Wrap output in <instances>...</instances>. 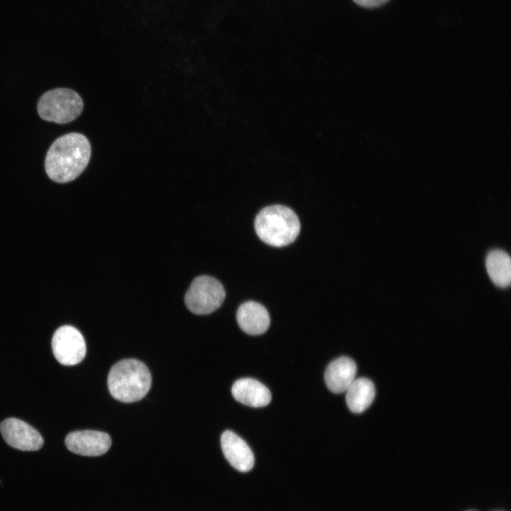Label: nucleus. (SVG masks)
I'll return each instance as SVG.
<instances>
[{
    "instance_id": "423d86ee",
    "label": "nucleus",
    "mask_w": 511,
    "mask_h": 511,
    "mask_svg": "<svg viewBox=\"0 0 511 511\" xmlns=\"http://www.w3.org/2000/svg\"><path fill=\"white\" fill-rule=\"evenodd\" d=\"M52 349L56 360L64 366L80 363L86 354V344L80 331L70 325L58 328L52 339Z\"/></svg>"
},
{
    "instance_id": "9b49d317",
    "label": "nucleus",
    "mask_w": 511,
    "mask_h": 511,
    "mask_svg": "<svg viewBox=\"0 0 511 511\" xmlns=\"http://www.w3.org/2000/svg\"><path fill=\"white\" fill-rule=\"evenodd\" d=\"M356 371V364L353 359L346 356L339 357L331 362L326 368V385L334 393L346 392L355 380Z\"/></svg>"
},
{
    "instance_id": "f03ea898",
    "label": "nucleus",
    "mask_w": 511,
    "mask_h": 511,
    "mask_svg": "<svg viewBox=\"0 0 511 511\" xmlns=\"http://www.w3.org/2000/svg\"><path fill=\"white\" fill-rule=\"evenodd\" d=\"M147 366L136 359H123L114 364L108 375L107 384L111 396L123 402L142 399L151 386Z\"/></svg>"
},
{
    "instance_id": "f257e3e1",
    "label": "nucleus",
    "mask_w": 511,
    "mask_h": 511,
    "mask_svg": "<svg viewBox=\"0 0 511 511\" xmlns=\"http://www.w3.org/2000/svg\"><path fill=\"white\" fill-rule=\"evenodd\" d=\"M91 146L83 134L70 133L59 137L50 147L45 171L53 181L65 183L76 179L89 162Z\"/></svg>"
},
{
    "instance_id": "39448f33",
    "label": "nucleus",
    "mask_w": 511,
    "mask_h": 511,
    "mask_svg": "<svg viewBox=\"0 0 511 511\" xmlns=\"http://www.w3.org/2000/svg\"><path fill=\"white\" fill-rule=\"evenodd\" d=\"M226 296L222 284L209 275L198 276L192 282L185 296V303L192 313L208 314L217 309Z\"/></svg>"
},
{
    "instance_id": "1a4fd4ad",
    "label": "nucleus",
    "mask_w": 511,
    "mask_h": 511,
    "mask_svg": "<svg viewBox=\"0 0 511 511\" xmlns=\"http://www.w3.org/2000/svg\"><path fill=\"white\" fill-rule=\"evenodd\" d=\"M221 446L226 459L235 469L241 472L252 469L253 454L246 441L234 432L226 430L222 434Z\"/></svg>"
},
{
    "instance_id": "7ed1b4c3",
    "label": "nucleus",
    "mask_w": 511,
    "mask_h": 511,
    "mask_svg": "<svg viewBox=\"0 0 511 511\" xmlns=\"http://www.w3.org/2000/svg\"><path fill=\"white\" fill-rule=\"evenodd\" d=\"M258 236L266 244L282 247L292 243L299 235L300 222L290 208L280 204L261 209L255 219Z\"/></svg>"
},
{
    "instance_id": "ddd939ff",
    "label": "nucleus",
    "mask_w": 511,
    "mask_h": 511,
    "mask_svg": "<svg viewBox=\"0 0 511 511\" xmlns=\"http://www.w3.org/2000/svg\"><path fill=\"white\" fill-rule=\"evenodd\" d=\"M346 392L347 406L354 413L365 411L373 402L375 395L374 384L366 378L355 379Z\"/></svg>"
},
{
    "instance_id": "2eb2a0df",
    "label": "nucleus",
    "mask_w": 511,
    "mask_h": 511,
    "mask_svg": "<svg viewBox=\"0 0 511 511\" xmlns=\"http://www.w3.org/2000/svg\"><path fill=\"white\" fill-rule=\"evenodd\" d=\"M356 4L364 8H375L380 6L389 0H353Z\"/></svg>"
},
{
    "instance_id": "4468645a",
    "label": "nucleus",
    "mask_w": 511,
    "mask_h": 511,
    "mask_svg": "<svg viewBox=\"0 0 511 511\" xmlns=\"http://www.w3.org/2000/svg\"><path fill=\"white\" fill-rule=\"evenodd\" d=\"M487 272L493 282L498 287H506L511 281V260L510 256L499 249L493 250L485 260Z\"/></svg>"
},
{
    "instance_id": "20e7f679",
    "label": "nucleus",
    "mask_w": 511,
    "mask_h": 511,
    "mask_svg": "<svg viewBox=\"0 0 511 511\" xmlns=\"http://www.w3.org/2000/svg\"><path fill=\"white\" fill-rule=\"evenodd\" d=\"M83 101L75 91L57 88L44 93L38 103L39 116L47 121L67 123L79 116Z\"/></svg>"
},
{
    "instance_id": "6e6552de",
    "label": "nucleus",
    "mask_w": 511,
    "mask_h": 511,
    "mask_svg": "<svg viewBox=\"0 0 511 511\" xmlns=\"http://www.w3.org/2000/svg\"><path fill=\"white\" fill-rule=\"evenodd\" d=\"M69 451L86 456H98L110 448L109 434L95 430L75 431L68 434L65 440Z\"/></svg>"
},
{
    "instance_id": "f8f14e48",
    "label": "nucleus",
    "mask_w": 511,
    "mask_h": 511,
    "mask_svg": "<svg viewBox=\"0 0 511 511\" xmlns=\"http://www.w3.org/2000/svg\"><path fill=\"white\" fill-rule=\"evenodd\" d=\"M233 397L239 402L253 407L268 405L271 400L269 389L253 378L237 380L231 388Z\"/></svg>"
},
{
    "instance_id": "9d476101",
    "label": "nucleus",
    "mask_w": 511,
    "mask_h": 511,
    "mask_svg": "<svg viewBox=\"0 0 511 511\" xmlns=\"http://www.w3.org/2000/svg\"><path fill=\"white\" fill-rule=\"evenodd\" d=\"M236 319L240 328L250 335L262 334L270 326V316L261 304L248 301L238 307Z\"/></svg>"
},
{
    "instance_id": "0eeeda50",
    "label": "nucleus",
    "mask_w": 511,
    "mask_h": 511,
    "mask_svg": "<svg viewBox=\"0 0 511 511\" xmlns=\"http://www.w3.org/2000/svg\"><path fill=\"white\" fill-rule=\"evenodd\" d=\"M1 435L11 446L21 451H37L43 445L40 433L26 422L17 418L4 419L0 425Z\"/></svg>"
}]
</instances>
